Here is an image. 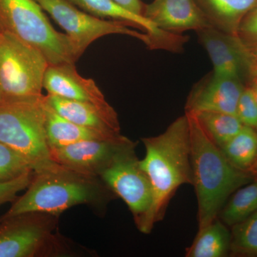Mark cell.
I'll use <instances>...</instances> for the list:
<instances>
[{
	"mask_svg": "<svg viewBox=\"0 0 257 257\" xmlns=\"http://www.w3.org/2000/svg\"><path fill=\"white\" fill-rule=\"evenodd\" d=\"M118 4L136 14L143 15L145 5L141 0H114Z\"/></svg>",
	"mask_w": 257,
	"mask_h": 257,
	"instance_id": "obj_28",
	"label": "cell"
},
{
	"mask_svg": "<svg viewBox=\"0 0 257 257\" xmlns=\"http://www.w3.org/2000/svg\"><path fill=\"white\" fill-rule=\"evenodd\" d=\"M236 36L246 50L257 52V6L243 19Z\"/></svg>",
	"mask_w": 257,
	"mask_h": 257,
	"instance_id": "obj_26",
	"label": "cell"
},
{
	"mask_svg": "<svg viewBox=\"0 0 257 257\" xmlns=\"http://www.w3.org/2000/svg\"><path fill=\"white\" fill-rule=\"evenodd\" d=\"M185 114L189 121L192 185L197 195L200 229L218 217L235 191L255 177L231 165L220 147L207 136L196 116L191 113Z\"/></svg>",
	"mask_w": 257,
	"mask_h": 257,
	"instance_id": "obj_3",
	"label": "cell"
},
{
	"mask_svg": "<svg viewBox=\"0 0 257 257\" xmlns=\"http://www.w3.org/2000/svg\"><path fill=\"white\" fill-rule=\"evenodd\" d=\"M34 171L32 164L0 142V182L13 180Z\"/></svg>",
	"mask_w": 257,
	"mask_h": 257,
	"instance_id": "obj_24",
	"label": "cell"
},
{
	"mask_svg": "<svg viewBox=\"0 0 257 257\" xmlns=\"http://www.w3.org/2000/svg\"><path fill=\"white\" fill-rule=\"evenodd\" d=\"M49 65L40 51L4 32L0 40V105L42 99Z\"/></svg>",
	"mask_w": 257,
	"mask_h": 257,
	"instance_id": "obj_6",
	"label": "cell"
},
{
	"mask_svg": "<svg viewBox=\"0 0 257 257\" xmlns=\"http://www.w3.org/2000/svg\"><path fill=\"white\" fill-rule=\"evenodd\" d=\"M213 28L236 35L244 17L257 6V0H195Z\"/></svg>",
	"mask_w": 257,
	"mask_h": 257,
	"instance_id": "obj_17",
	"label": "cell"
},
{
	"mask_svg": "<svg viewBox=\"0 0 257 257\" xmlns=\"http://www.w3.org/2000/svg\"><path fill=\"white\" fill-rule=\"evenodd\" d=\"M72 4L96 18H110L130 24L133 28L147 32L154 44V50L160 49L179 52L183 49L188 37L181 34L170 33L157 28L143 15L123 8L114 0H68Z\"/></svg>",
	"mask_w": 257,
	"mask_h": 257,
	"instance_id": "obj_12",
	"label": "cell"
},
{
	"mask_svg": "<svg viewBox=\"0 0 257 257\" xmlns=\"http://www.w3.org/2000/svg\"><path fill=\"white\" fill-rule=\"evenodd\" d=\"M44 98L0 105V142L26 159L35 171L52 160Z\"/></svg>",
	"mask_w": 257,
	"mask_h": 257,
	"instance_id": "obj_7",
	"label": "cell"
},
{
	"mask_svg": "<svg viewBox=\"0 0 257 257\" xmlns=\"http://www.w3.org/2000/svg\"><path fill=\"white\" fill-rule=\"evenodd\" d=\"M231 229L229 256L257 257V211Z\"/></svg>",
	"mask_w": 257,
	"mask_h": 257,
	"instance_id": "obj_23",
	"label": "cell"
},
{
	"mask_svg": "<svg viewBox=\"0 0 257 257\" xmlns=\"http://www.w3.org/2000/svg\"><path fill=\"white\" fill-rule=\"evenodd\" d=\"M3 35H4V32L2 31L1 29H0V40H1L2 37H3Z\"/></svg>",
	"mask_w": 257,
	"mask_h": 257,
	"instance_id": "obj_32",
	"label": "cell"
},
{
	"mask_svg": "<svg viewBox=\"0 0 257 257\" xmlns=\"http://www.w3.org/2000/svg\"><path fill=\"white\" fill-rule=\"evenodd\" d=\"M244 87V83L238 79L211 73L192 88L186 102L185 112L219 111L236 115Z\"/></svg>",
	"mask_w": 257,
	"mask_h": 257,
	"instance_id": "obj_13",
	"label": "cell"
},
{
	"mask_svg": "<svg viewBox=\"0 0 257 257\" xmlns=\"http://www.w3.org/2000/svg\"><path fill=\"white\" fill-rule=\"evenodd\" d=\"M33 175L34 172H30L13 180L0 182V206L15 201L19 192L28 188Z\"/></svg>",
	"mask_w": 257,
	"mask_h": 257,
	"instance_id": "obj_27",
	"label": "cell"
},
{
	"mask_svg": "<svg viewBox=\"0 0 257 257\" xmlns=\"http://www.w3.org/2000/svg\"><path fill=\"white\" fill-rule=\"evenodd\" d=\"M193 114L207 136L219 147L229 141L243 126L235 114L219 111H200Z\"/></svg>",
	"mask_w": 257,
	"mask_h": 257,
	"instance_id": "obj_22",
	"label": "cell"
},
{
	"mask_svg": "<svg viewBox=\"0 0 257 257\" xmlns=\"http://www.w3.org/2000/svg\"><path fill=\"white\" fill-rule=\"evenodd\" d=\"M216 218L199 229L192 244L186 248L187 257H225L229 256L231 231Z\"/></svg>",
	"mask_w": 257,
	"mask_h": 257,
	"instance_id": "obj_19",
	"label": "cell"
},
{
	"mask_svg": "<svg viewBox=\"0 0 257 257\" xmlns=\"http://www.w3.org/2000/svg\"><path fill=\"white\" fill-rule=\"evenodd\" d=\"M230 163L249 172L257 161V130L243 126L239 133L220 147Z\"/></svg>",
	"mask_w": 257,
	"mask_h": 257,
	"instance_id": "obj_20",
	"label": "cell"
},
{
	"mask_svg": "<svg viewBox=\"0 0 257 257\" xmlns=\"http://www.w3.org/2000/svg\"><path fill=\"white\" fill-rule=\"evenodd\" d=\"M236 115L243 126L257 130V103L246 85L240 96Z\"/></svg>",
	"mask_w": 257,
	"mask_h": 257,
	"instance_id": "obj_25",
	"label": "cell"
},
{
	"mask_svg": "<svg viewBox=\"0 0 257 257\" xmlns=\"http://www.w3.org/2000/svg\"><path fill=\"white\" fill-rule=\"evenodd\" d=\"M44 101L45 109V128L47 144L50 150L90 139H113L107 138L94 130L74 124L52 109L47 104L45 98Z\"/></svg>",
	"mask_w": 257,
	"mask_h": 257,
	"instance_id": "obj_18",
	"label": "cell"
},
{
	"mask_svg": "<svg viewBox=\"0 0 257 257\" xmlns=\"http://www.w3.org/2000/svg\"><path fill=\"white\" fill-rule=\"evenodd\" d=\"M247 52L248 53V77L257 74V52H250L248 51Z\"/></svg>",
	"mask_w": 257,
	"mask_h": 257,
	"instance_id": "obj_29",
	"label": "cell"
},
{
	"mask_svg": "<svg viewBox=\"0 0 257 257\" xmlns=\"http://www.w3.org/2000/svg\"><path fill=\"white\" fill-rule=\"evenodd\" d=\"M43 88L47 94L87 103L106 110L114 109L95 82L82 77L74 64H50L44 77Z\"/></svg>",
	"mask_w": 257,
	"mask_h": 257,
	"instance_id": "obj_14",
	"label": "cell"
},
{
	"mask_svg": "<svg viewBox=\"0 0 257 257\" xmlns=\"http://www.w3.org/2000/svg\"><path fill=\"white\" fill-rule=\"evenodd\" d=\"M199 42L212 62V74L238 79L246 84L248 77V53L236 35L209 27L197 32Z\"/></svg>",
	"mask_w": 257,
	"mask_h": 257,
	"instance_id": "obj_11",
	"label": "cell"
},
{
	"mask_svg": "<svg viewBox=\"0 0 257 257\" xmlns=\"http://www.w3.org/2000/svg\"><path fill=\"white\" fill-rule=\"evenodd\" d=\"M124 136L90 139L50 150L52 161L84 175L99 177L120 151L133 143Z\"/></svg>",
	"mask_w": 257,
	"mask_h": 257,
	"instance_id": "obj_10",
	"label": "cell"
},
{
	"mask_svg": "<svg viewBox=\"0 0 257 257\" xmlns=\"http://www.w3.org/2000/svg\"><path fill=\"white\" fill-rule=\"evenodd\" d=\"M35 1L63 29L81 56L95 40L109 35L134 37L145 43L150 50H154L150 35L128 28L131 25L126 22L96 18L79 9L68 0Z\"/></svg>",
	"mask_w": 257,
	"mask_h": 257,
	"instance_id": "obj_9",
	"label": "cell"
},
{
	"mask_svg": "<svg viewBox=\"0 0 257 257\" xmlns=\"http://www.w3.org/2000/svg\"><path fill=\"white\" fill-rule=\"evenodd\" d=\"M143 16L170 33L197 32L211 27L195 0H154L145 5Z\"/></svg>",
	"mask_w": 257,
	"mask_h": 257,
	"instance_id": "obj_15",
	"label": "cell"
},
{
	"mask_svg": "<svg viewBox=\"0 0 257 257\" xmlns=\"http://www.w3.org/2000/svg\"><path fill=\"white\" fill-rule=\"evenodd\" d=\"M58 216L28 212L0 219V257L73 256L77 252L58 232Z\"/></svg>",
	"mask_w": 257,
	"mask_h": 257,
	"instance_id": "obj_5",
	"label": "cell"
},
{
	"mask_svg": "<svg viewBox=\"0 0 257 257\" xmlns=\"http://www.w3.org/2000/svg\"><path fill=\"white\" fill-rule=\"evenodd\" d=\"M249 173L253 175L255 178H257V161L254 165L253 166L252 168L250 170Z\"/></svg>",
	"mask_w": 257,
	"mask_h": 257,
	"instance_id": "obj_31",
	"label": "cell"
},
{
	"mask_svg": "<svg viewBox=\"0 0 257 257\" xmlns=\"http://www.w3.org/2000/svg\"><path fill=\"white\" fill-rule=\"evenodd\" d=\"M44 12L35 0H0V29L40 51L50 64L75 63L81 55L74 42Z\"/></svg>",
	"mask_w": 257,
	"mask_h": 257,
	"instance_id": "obj_4",
	"label": "cell"
},
{
	"mask_svg": "<svg viewBox=\"0 0 257 257\" xmlns=\"http://www.w3.org/2000/svg\"><path fill=\"white\" fill-rule=\"evenodd\" d=\"M145 158L140 166L151 183L153 202L146 234L164 219L167 207L177 189L193 182L190 135L187 114L179 116L163 133L143 138Z\"/></svg>",
	"mask_w": 257,
	"mask_h": 257,
	"instance_id": "obj_2",
	"label": "cell"
},
{
	"mask_svg": "<svg viewBox=\"0 0 257 257\" xmlns=\"http://www.w3.org/2000/svg\"><path fill=\"white\" fill-rule=\"evenodd\" d=\"M45 99L59 114L74 124L94 130L107 138L121 136L117 114L114 109L106 110L87 103L52 94L45 96Z\"/></svg>",
	"mask_w": 257,
	"mask_h": 257,
	"instance_id": "obj_16",
	"label": "cell"
},
{
	"mask_svg": "<svg viewBox=\"0 0 257 257\" xmlns=\"http://www.w3.org/2000/svg\"><path fill=\"white\" fill-rule=\"evenodd\" d=\"M133 142L115 156L99 177L127 205L137 227L146 234L147 219L153 202L150 179L140 166Z\"/></svg>",
	"mask_w": 257,
	"mask_h": 257,
	"instance_id": "obj_8",
	"label": "cell"
},
{
	"mask_svg": "<svg viewBox=\"0 0 257 257\" xmlns=\"http://www.w3.org/2000/svg\"><path fill=\"white\" fill-rule=\"evenodd\" d=\"M27 189L1 219L28 212L59 216L80 204L102 211L116 197L99 177L76 172L54 161L34 171Z\"/></svg>",
	"mask_w": 257,
	"mask_h": 257,
	"instance_id": "obj_1",
	"label": "cell"
},
{
	"mask_svg": "<svg viewBox=\"0 0 257 257\" xmlns=\"http://www.w3.org/2000/svg\"><path fill=\"white\" fill-rule=\"evenodd\" d=\"M256 211L257 178H255L231 194L217 218L226 226L231 227Z\"/></svg>",
	"mask_w": 257,
	"mask_h": 257,
	"instance_id": "obj_21",
	"label": "cell"
},
{
	"mask_svg": "<svg viewBox=\"0 0 257 257\" xmlns=\"http://www.w3.org/2000/svg\"><path fill=\"white\" fill-rule=\"evenodd\" d=\"M245 85L247 86L252 93L253 98L257 103V74L248 77Z\"/></svg>",
	"mask_w": 257,
	"mask_h": 257,
	"instance_id": "obj_30",
	"label": "cell"
}]
</instances>
